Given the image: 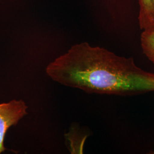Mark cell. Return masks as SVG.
Instances as JSON below:
<instances>
[{
    "mask_svg": "<svg viewBox=\"0 0 154 154\" xmlns=\"http://www.w3.org/2000/svg\"><path fill=\"white\" fill-rule=\"evenodd\" d=\"M53 81L88 93L134 95L154 91V73L134 59L88 42L72 46L46 67Z\"/></svg>",
    "mask_w": 154,
    "mask_h": 154,
    "instance_id": "obj_1",
    "label": "cell"
},
{
    "mask_svg": "<svg viewBox=\"0 0 154 154\" xmlns=\"http://www.w3.org/2000/svg\"><path fill=\"white\" fill-rule=\"evenodd\" d=\"M27 109V105L22 100L14 99L0 104V154L6 150L4 143L8 129L17 125L28 114Z\"/></svg>",
    "mask_w": 154,
    "mask_h": 154,
    "instance_id": "obj_2",
    "label": "cell"
},
{
    "mask_svg": "<svg viewBox=\"0 0 154 154\" xmlns=\"http://www.w3.org/2000/svg\"><path fill=\"white\" fill-rule=\"evenodd\" d=\"M139 24L142 30L154 28V0H139Z\"/></svg>",
    "mask_w": 154,
    "mask_h": 154,
    "instance_id": "obj_3",
    "label": "cell"
},
{
    "mask_svg": "<svg viewBox=\"0 0 154 154\" xmlns=\"http://www.w3.org/2000/svg\"><path fill=\"white\" fill-rule=\"evenodd\" d=\"M140 44L143 53L149 61L154 63V28L143 30Z\"/></svg>",
    "mask_w": 154,
    "mask_h": 154,
    "instance_id": "obj_4",
    "label": "cell"
}]
</instances>
